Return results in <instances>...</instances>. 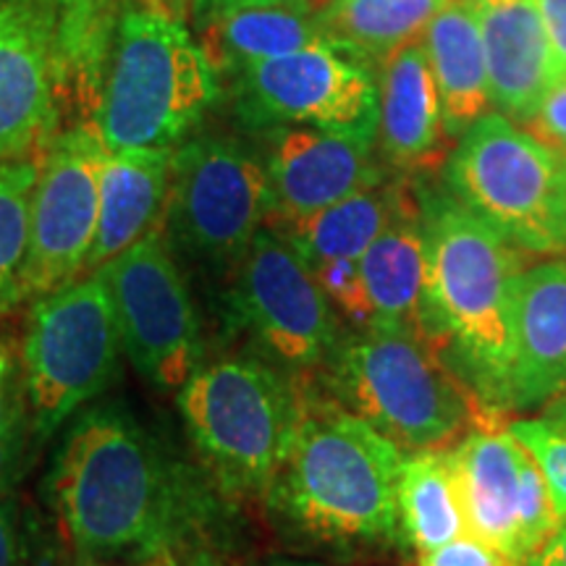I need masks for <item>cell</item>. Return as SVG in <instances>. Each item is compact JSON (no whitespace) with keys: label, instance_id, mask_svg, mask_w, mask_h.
<instances>
[{"label":"cell","instance_id":"cell-39","mask_svg":"<svg viewBox=\"0 0 566 566\" xmlns=\"http://www.w3.org/2000/svg\"><path fill=\"white\" fill-rule=\"evenodd\" d=\"M184 566H223V564L218 562L216 556H210V554H197V556L189 558V562L184 564Z\"/></svg>","mask_w":566,"mask_h":566},{"label":"cell","instance_id":"cell-22","mask_svg":"<svg viewBox=\"0 0 566 566\" xmlns=\"http://www.w3.org/2000/svg\"><path fill=\"white\" fill-rule=\"evenodd\" d=\"M420 42L441 101L446 129L459 142L493 108L483 40L470 0H459L438 13Z\"/></svg>","mask_w":566,"mask_h":566},{"label":"cell","instance_id":"cell-35","mask_svg":"<svg viewBox=\"0 0 566 566\" xmlns=\"http://www.w3.org/2000/svg\"><path fill=\"white\" fill-rule=\"evenodd\" d=\"M520 566H566V522H562L556 533Z\"/></svg>","mask_w":566,"mask_h":566},{"label":"cell","instance_id":"cell-36","mask_svg":"<svg viewBox=\"0 0 566 566\" xmlns=\"http://www.w3.org/2000/svg\"><path fill=\"white\" fill-rule=\"evenodd\" d=\"M0 566H17V533L3 499H0Z\"/></svg>","mask_w":566,"mask_h":566},{"label":"cell","instance_id":"cell-25","mask_svg":"<svg viewBox=\"0 0 566 566\" xmlns=\"http://www.w3.org/2000/svg\"><path fill=\"white\" fill-rule=\"evenodd\" d=\"M401 541L420 554L467 533V514L454 454L441 449L409 451L399 475Z\"/></svg>","mask_w":566,"mask_h":566},{"label":"cell","instance_id":"cell-16","mask_svg":"<svg viewBox=\"0 0 566 566\" xmlns=\"http://www.w3.org/2000/svg\"><path fill=\"white\" fill-rule=\"evenodd\" d=\"M268 221H292L386 181L373 139L352 134L275 126L263 132Z\"/></svg>","mask_w":566,"mask_h":566},{"label":"cell","instance_id":"cell-29","mask_svg":"<svg viewBox=\"0 0 566 566\" xmlns=\"http://www.w3.org/2000/svg\"><path fill=\"white\" fill-rule=\"evenodd\" d=\"M310 271L321 283L323 294L328 296L331 307L349 317L357 328H367L373 323V307L365 292L359 260H325V263H317Z\"/></svg>","mask_w":566,"mask_h":566},{"label":"cell","instance_id":"cell-24","mask_svg":"<svg viewBox=\"0 0 566 566\" xmlns=\"http://www.w3.org/2000/svg\"><path fill=\"white\" fill-rule=\"evenodd\" d=\"M205 53L218 74H233L254 63L283 59L304 48L328 42L317 13L304 3L250 6L208 21L202 27Z\"/></svg>","mask_w":566,"mask_h":566},{"label":"cell","instance_id":"cell-32","mask_svg":"<svg viewBox=\"0 0 566 566\" xmlns=\"http://www.w3.org/2000/svg\"><path fill=\"white\" fill-rule=\"evenodd\" d=\"M546 24L551 48H554L558 66L566 74V0H537Z\"/></svg>","mask_w":566,"mask_h":566},{"label":"cell","instance_id":"cell-44","mask_svg":"<svg viewBox=\"0 0 566 566\" xmlns=\"http://www.w3.org/2000/svg\"><path fill=\"white\" fill-rule=\"evenodd\" d=\"M564 231H566V192H564Z\"/></svg>","mask_w":566,"mask_h":566},{"label":"cell","instance_id":"cell-13","mask_svg":"<svg viewBox=\"0 0 566 566\" xmlns=\"http://www.w3.org/2000/svg\"><path fill=\"white\" fill-rule=\"evenodd\" d=\"M233 315L292 370L328 363L338 344L328 296L307 263L271 229H260L233 271Z\"/></svg>","mask_w":566,"mask_h":566},{"label":"cell","instance_id":"cell-33","mask_svg":"<svg viewBox=\"0 0 566 566\" xmlns=\"http://www.w3.org/2000/svg\"><path fill=\"white\" fill-rule=\"evenodd\" d=\"M21 449V409L11 407L0 417V480L9 475Z\"/></svg>","mask_w":566,"mask_h":566},{"label":"cell","instance_id":"cell-5","mask_svg":"<svg viewBox=\"0 0 566 566\" xmlns=\"http://www.w3.org/2000/svg\"><path fill=\"white\" fill-rule=\"evenodd\" d=\"M328 363L342 407L401 451L438 449L475 412L478 396L417 331L367 325L338 338Z\"/></svg>","mask_w":566,"mask_h":566},{"label":"cell","instance_id":"cell-14","mask_svg":"<svg viewBox=\"0 0 566 566\" xmlns=\"http://www.w3.org/2000/svg\"><path fill=\"white\" fill-rule=\"evenodd\" d=\"M462 488L467 533L512 566L533 556L556 527L548 485L512 430H472L451 449Z\"/></svg>","mask_w":566,"mask_h":566},{"label":"cell","instance_id":"cell-30","mask_svg":"<svg viewBox=\"0 0 566 566\" xmlns=\"http://www.w3.org/2000/svg\"><path fill=\"white\" fill-rule=\"evenodd\" d=\"M520 126L566 158V74L548 90V95L543 97L533 116Z\"/></svg>","mask_w":566,"mask_h":566},{"label":"cell","instance_id":"cell-28","mask_svg":"<svg viewBox=\"0 0 566 566\" xmlns=\"http://www.w3.org/2000/svg\"><path fill=\"white\" fill-rule=\"evenodd\" d=\"M512 436L535 459L546 480L558 522H566V424L551 420H516L509 424Z\"/></svg>","mask_w":566,"mask_h":566},{"label":"cell","instance_id":"cell-31","mask_svg":"<svg viewBox=\"0 0 566 566\" xmlns=\"http://www.w3.org/2000/svg\"><path fill=\"white\" fill-rule=\"evenodd\" d=\"M417 566H512L499 551L485 546L483 541L472 535H462L457 541L446 543L441 548L428 551L420 556Z\"/></svg>","mask_w":566,"mask_h":566},{"label":"cell","instance_id":"cell-45","mask_svg":"<svg viewBox=\"0 0 566 566\" xmlns=\"http://www.w3.org/2000/svg\"><path fill=\"white\" fill-rule=\"evenodd\" d=\"M34 566H51V564H48V558H42V562L34 564Z\"/></svg>","mask_w":566,"mask_h":566},{"label":"cell","instance_id":"cell-15","mask_svg":"<svg viewBox=\"0 0 566 566\" xmlns=\"http://www.w3.org/2000/svg\"><path fill=\"white\" fill-rule=\"evenodd\" d=\"M55 0H0V163L53 137L61 108Z\"/></svg>","mask_w":566,"mask_h":566},{"label":"cell","instance_id":"cell-41","mask_svg":"<svg viewBox=\"0 0 566 566\" xmlns=\"http://www.w3.org/2000/svg\"><path fill=\"white\" fill-rule=\"evenodd\" d=\"M6 373H9V354L0 349V399H3V384H6ZM3 417V415H0Z\"/></svg>","mask_w":566,"mask_h":566},{"label":"cell","instance_id":"cell-18","mask_svg":"<svg viewBox=\"0 0 566 566\" xmlns=\"http://www.w3.org/2000/svg\"><path fill=\"white\" fill-rule=\"evenodd\" d=\"M378 82L380 155L399 174L446 166L457 139L446 129L441 101L424 59L422 42H412L375 66Z\"/></svg>","mask_w":566,"mask_h":566},{"label":"cell","instance_id":"cell-8","mask_svg":"<svg viewBox=\"0 0 566 566\" xmlns=\"http://www.w3.org/2000/svg\"><path fill=\"white\" fill-rule=\"evenodd\" d=\"M265 221L268 176L250 147L200 134L174 153L166 231L184 258L210 273H233Z\"/></svg>","mask_w":566,"mask_h":566},{"label":"cell","instance_id":"cell-7","mask_svg":"<svg viewBox=\"0 0 566 566\" xmlns=\"http://www.w3.org/2000/svg\"><path fill=\"white\" fill-rule=\"evenodd\" d=\"M197 449L231 491H268L300 420L292 384L260 359L200 365L179 388Z\"/></svg>","mask_w":566,"mask_h":566},{"label":"cell","instance_id":"cell-4","mask_svg":"<svg viewBox=\"0 0 566 566\" xmlns=\"http://www.w3.org/2000/svg\"><path fill=\"white\" fill-rule=\"evenodd\" d=\"M218 101V71L174 13L126 6L116 17L90 126L108 150L171 147Z\"/></svg>","mask_w":566,"mask_h":566},{"label":"cell","instance_id":"cell-17","mask_svg":"<svg viewBox=\"0 0 566 566\" xmlns=\"http://www.w3.org/2000/svg\"><path fill=\"white\" fill-rule=\"evenodd\" d=\"M495 113L525 124L564 76L537 0H470Z\"/></svg>","mask_w":566,"mask_h":566},{"label":"cell","instance_id":"cell-11","mask_svg":"<svg viewBox=\"0 0 566 566\" xmlns=\"http://www.w3.org/2000/svg\"><path fill=\"white\" fill-rule=\"evenodd\" d=\"M97 271L134 370L158 388H181L200 367V317L160 233L150 231Z\"/></svg>","mask_w":566,"mask_h":566},{"label":"cell","instance_id":"cell-26","mask_svg":"<svg viewBox=\"0 0 566 566\" xmlns=\"http://www.w3.org/2000/svg\"><path fill=\"white\" fill-rule=\"evenodd\" d=\"M459 0H334L317 13L325 40L375 69L420 42L438 13Z\"/></svg>","mask_w":566,"mask_h":566},{"label":"cell","instance_id":"cell-1","mask_svg":"<svg viewBox=\"0 0 566 566\" xmlns=\"http://www.w3.org/2000/svg\"><path fill=\"white\" fill-rule=\"evenodd\" d=\"M51 493L76 554H155L187 522V491L160 443L122 407H95L71 424Z\"/></svg>","mask_w":566,"mask_h":566},{"label":"cell","instance_id":"cell-34","mask_svg":"<svg viewBox=\"0 0 566 566\" xmlns=\"http://www.w3.org/2000/svg\"><path fill=\"white\" fill-rule=\"evenodd\" d=\"M273 3H304V0H192V17L197 21V27L202 30L208 21L223 17V13L250 9V6H273Z\"/></svg>","mask_w":566,"mask_h":566},{"label":"cell","instance_id":"cell-12","mask_svg":"<svg viewBox=\"0 0 566 566\" xmlns=\"http://www.w3.org/2000/svg\"><path fill=\"white\" fill-rule=\"evenodd\" d=\"M105 153L108 147L90 124L63 132L48 147L32 195L19 300L51 294L84 271L97 233Z\"/></svg>","mask_w":566,"mask_h":566},{"label":"cell","instance_id":"cell-3","mask_svg":"<svg viewBox=\"0 0 566 566\" xmlns=\"http://www.w3.org/2000/svg\"><path fill=\"white\" fill-rule=\"evenodd\" d=\"M405 451L342 405L302 401L268 495L325 541H396Z\"/></svg>","mask_w":566,"mask_h":566},{"label":"cell","instance_id":"cell-21","mask_svg":"<svg viewBox=\"0 0 566 566\" xmlns=\"http://www.w3.org/2000/svg\"><path fill=\"white\" fill-rule=\"evenodd\" d=\"M365 292L373 307L370 325L409 328L422 334L428 252L422 233L420 195H409L394 221L359 258Z\"/></svg>","mask_w":566,"mask_h":566},{"label":"cell","instance_id":"cell-42","mask_svg":"<svg viewBox=\"0 0 566 566\" xmlns=\"http://www.w3.org/2000/svg\"><path fill=\"white\" fill-rule=\"evenodd\" d=\"M304 3H307V9L313 11V13H321V11L328 9V6L334 3V0H304Z\"/></svg>","mask_w":566,"mask_h":566},{"label":"cell","instance_id":"cell-2","mask_svg":"<svg viewBox=\"0 0 566 566\" xmlns=\"http://www.w3.org/2000/svg\"><path fill=\"white\" fill-rule=\"evenodd\" d=\"M428 252L422 336L451 354L454 373L483 405L506 409L514 357L520 250L449 189L422 192Z\"/></svg>","mask_w":566,"mask_h":566},{"label":"cell","instance_id":"cell-19","mask_svg":"<svg viewBox=\"0 0 566 566\" xmlns=\"http://www.w3.org/2000/svg\"><path fill=\"white\" fill-rule=\"evenodd\" d=\"M566 391V258L516 281L514 357L506 409L546 407Z\"/></svg>","mask_w":566,"mask_h":566},{"label":"cell","instance_id":"cell-43","mask_svg":"<svg viewBox=\"0 0 566 566\" xmlns=\"http://www.w3.org/2000/svg\"><path fill=\"white\" fill-rule=\"evenodd\" d=\"M142 6H150V9H158V11H166V13H171V11H168L166 0H142Z\"/></svg>","mask_w":566,"mask_h":566},{"label":"cell","instance_id":"cell-10","mask_svg":"<svg viewBox=\"0 0 566 566\" xmlns=\"http://www.w3.org/2000/svg\"><path fill=\"white\" fill-rule=\"evenodd\" d=\"M233 108L250 129L310 126L375 142L378 82L370 63L321 42L239 71Z\"/></svg>","mask_w":566,"mask_h":566},{"label":"cell","instance_id":"cell-40","mask_svg":"<svg viewBox=\"0 0 566 566\" xmlns=\"http://www.w3.org/2000/svg\"><path fill=\"white\" fill-rule=\"evenodd\" d=\"M265 566H323V564L300 562V558H273V562H268Z\"/></svg>","mask_w":566,"mask_h":566},{"label":"cell","instance_id":"cell-38","mask_svg":"<svg viewBox=\"0 0 566 566\" xmlns=\"http://www.w3.org/2000/svg\"><path fill=\"white\" fill-rule=\"evenodd\" d=\"M166 6H168V11H171L176 19H179L181 13L192 11V0H166Z\"/></svg>","mask_w":566,"mask_h":566},{"label":"cell","instance_id":"cell-6","mask_svg":"<svg viewBox=\"0 0 566 566\" xmlns=\"http://www.w3.org/2000/svg\"><path fill=\"white\" fill-rule=\"evenodd\" d=\"M446 189L516 250L566 252V158L491 111L459 137Z\"/></svg>","mask_w":566,"mask_h":566},{"label":"cell","instance_id":"cell-20","mask_svg":"<svg viewBox=\"0 0 566 566\" xmlns=\"http://www.w3.org/2000/svg\"><path fill=\"white\" fill-rule=\"evenodd\" d=\"M171 160V147L105 153L97 233L84 271H97L153 231L168 202Z\"/></svg>","mask_w":566,"mask_h":566},{"label":"cell","instance_id":"cell-37","mask_svg":"<svg viewBox=\"0 0 566 566\" xmlns=\"http://www.w3.org/2000/svg\"><path fill=\"white\" fill-rule=\"evenodd\" d=\"M543 420H551L556 424H566V391L562 396H556L551 405L543 407Z\"/></svg>","mask_w":566,"mask_h":566},{"label":"cell","instance_id":"cell-9","mask_svg":"<svg viewBox=\"0 0 566 566\" xmlns=\"http://www.w3.org/2000/svg\"><path fill=\"white\" fill-rule=\"evenodd\" d=\"M118 346L122 334L101 275L71 281L34 302L24 370L38 433L51 436L111 386Z\"/></svg>","mask_w":566,"mask_h":566},{"label":"cell","instance_id":"cell-23","mask_svg":"<svg viewBox=\"0 0 566 566\" xmlns=\"http://www.w3.org/2000/svg\"><path fill=\"white\" fill-rule=\"evenodd\" d=\"M412 195L407 179L384 181L313 216L268 223L313 268L325 260H359Z\"/></svg>","mask_w":566,"mask_h":566},{"label":"cell","instance_id":"cell-27","mask_svg":"<svg viewBox=\"0 0 566 566\" xmlns=\"http://www.w3.org/2000/svg\"><path fill=\"white\" fill-rule=\"evenodd\" d=\"M38 174L40 168L32 160L0 163V313L19 300Z\"/></svg>","mask_w":566,"mask_h":566}]
</instances>
